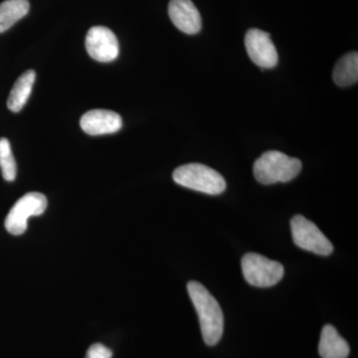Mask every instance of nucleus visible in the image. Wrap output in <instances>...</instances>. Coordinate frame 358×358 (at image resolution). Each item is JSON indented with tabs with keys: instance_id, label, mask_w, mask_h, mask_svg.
<instances>
[{
	"instance_id": "9b49d317",
	"label": "nucleus",
	"mask_w": 358,
	"mask_h": 358,
	"mask_svg": "<svg viewBox=\"0 0 358 358\" xmlns=\"http://www.w3.org/2000/svg\"><path fill=\"white\" fill-rule=\"evenodd\" d=\"M350 345L334 327L327 324L320 334L319 352L322 358H348Z\"/></svg>"
},
{
	"instance_id": "7ed1b4c3",
	"label": "nucleus",
	"mask_w": 358,
	"mask_h": 358,
	"mask_svg": "<svg viewBox=\"0 0 358 358\" xmlns=\"http://www.w3.org/2000/svg\"><path fill=\"white\" fill-rule=\"evenodd\" d=\"M173 180L183 187L206 194L218 195L226 189V181L218 171L201 164H188L173 171Z\"/></svg>"
},
{
	"instance_id": "2eb2a0df",
	"label": "nucleus",
	"mask_w": 358,
	"mask_h": 358,
	"mask_svg": "<svg viewBox=\"0 0 358 358\" xmlns=\"http://www.w3.org/2000/svg\"><path fill=\"white\" fill-rule=\"evenodd\" d=\"M0 169L6 181H13L15 179L17 167L10 143L6 138H0Z\"/></svg>"
},
{
	"instance_id": "0eeeda50",
	"label": "nucleus",
	"mask_w": 358,
	"mask_h": 358,
	"mask_svg": "<svg viewBox=\"0 0 358 358\" xmlns=\"http://www.w3.org/2000/svg\"><path fill=\"white\" fill-rule=\"evenodd\" d=\"M86 49L90 57L108 63L119 56L120 46L115 33L105 26H94L87 33Z\"/></svg>"
},
{
	"instance_id": "f257e3e1",
	"label": "nucleus",
	"mask_w": 358,
	"mask_h": 358,
	"mask_svg": "<svg viewBox=\"0 0 358 358\" xmlns=\"http://www.w3.org/2000/svg\"><path fill=\"white\" fill-rule=\"evenodd\" d=\"M187 291L199 315L205 343L210 346L217 345L224 331V315L218 301L199 282H188Z\"/></svg>"
},
{
	"instance_id": "f03ea898",
	"label": "nucleus",
	"mask_w": 358,
	"mask_h": 358,
	"mask_svg": "<svg viewBox=\"0 0 358 358\" xmlns=\"http://www.w3.org/2000/svg\"><path fill=\"white\" fill-rule=\"evenodd\" d=\"M301 162L278 150L265 152L254 164V176L262 185L286 183L293 180L301 171Z\"/></svg>"
},
{
	"instance_id": "1a4fd4ad",
	"label": "nucleus",
	"mask_w": 358,
	"mask_h": 358,
	"mask_svg": "<svg viewBox=\"0 0 358 358\" xmlns=\"http://www.w3.org/2000/svg\"><path fill=\"white\" fill-rule=\"evenodd\" d=\"M169 15L176 27L186 34H196L201 30V16L192 0H171Z\"/></svg>"
},
{
	"instance_id": "f8f14e48",
	"label": "nucleus",
	"mask_w": 358,
	"mask_h": 358,
	"mask_svg": "<svg viewBox=\"0 0 358 358\" xmlns=\"http://www.w3.org/2000/svg\"><path fill=\"white\" fill-rule=\"evenodd\" d=\"M35 78H36V74L34 71L28 70L16 80L10 94H9L8 100H7V108L11 112L18 113L23 109L30 94H31Z\"/></svg>"
},
{
	"instance_id": "20e7f679",
	"label": "nucleus",
	"mask_w": 358,
	"mask_h": 358,
	"mask_svg": "<svg viewBox=\"0 0 358 358\" xmlns=\"http://www.w3.org/2000/svg\"><path fill=\"white\" fill-rule=\"evenodd\" d=\"M242 273L250 285L259 288L275 286L284 277L281 263L270 260L260 254L248 253L242 258Z\"/></svg>"
},
{
	"instance_id": "6e6552de",
	"label": "nucleus",
	"mask_w": 358,
	"mask_h": 358,
	"mask_svg": "<svg viewBox=\"0 0 358 358\" xmlns=\"http://www.w3.org/2000/svg\"><path fill=\"white\" fill-rule=\"evenodd\" d=\"M245 46L250 59L259 67L272 69L277 66L279 57L268 33L252 28L245 35Z\"/></svg>"
},
{
	"instance_id": "ddd939ff",
	"label": "nucleus",
	"mask_w": 358,
	"mask_h": 358,
	"mask_svg": "<svg viewBox=\"0 0 358 358\" xmlns=\"http://www.w3.org/2000/svg\"><path fill=\"white\" fill-rule=\"evenodd\" d=\"M334 83L339 87H348L358 81V54L350 52L343 56L333 72Z\"/></svg>"
},
{
	"instance_id": "423d86ee",
	"label": "nucleus",
	"mask_w": 358,
	"mask_h": 358,
	"mask_svg": "<svg viewBox=\"0 0 358 358\" xmlns=\"http://www.w3.org/2000/svg\"><path fill=\"white\" fill-rule=\"evenodd\" d=\"M47 208V199L39 192H29L21 197L6 219V228L10 234H23L27 230V221L31 216H39Z\"/></svg>"
},
{
	"instance_id": "39448f33",
	"label": "nucleus",
	"mask_w": 358,
	"mask_h": 358,
	"mask_svg": "<svg viewBox=\"0 0 358 358\" xmlns=\"http://www.w3.org/2000/svg\"><path fill=\"white\" fill-rule=\"evenodd\" d=\"M292 236L299 248L320 256L333 253L334 246L317 225L303 215H296L291 220Z\"/></svg>"
},
{
	"instance_id": "9d476101",
	"label": "nucleus",
	"mask_w": 358,
	"mask_h": 358,
	"mask_svg": "<svg viewBox=\"0 0 358 358\" xmlns=\"http://www.w3.org/2000/svg\"><path fill=\"white\" fill-rule=\"evenodd\" d=\"M80 126L90 136L115 134L122 127L121 115L110 110H92L83 115Z\"/></svg>"
},
{
	"instance_id": "4468645a",
	"label": "nucleus",
	"mask_w": 358,
	"mask_h": 358,
	"mask_svg": "<svg viewBox=\"0 0 358 358\" xmlns=\"http://www.w3.org/2000/svg\"><path fill=\"white\" fill-rule=\"evenodd\" d=\"M29 8L28 0H6L2 2L0 4V33L6 31L27 15Z\"/></svg>"
},
{
	"instance_id": "dca6fc26",
	"label": "nucleus",
	"mask_w": 358,
	"mask_h": 358,
	"mask_svg": "<svg viewBox=\"0 0 358 358\" xmlns=\"http://www.w3.org/2000/svg\"><path fill=\"white\" fill-rule=\"evenodd\" d=\"M113 352L102 343H95L89 348L85 358H112Z\"/></svg>"
}]
</instances>
